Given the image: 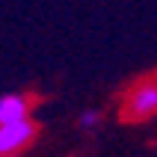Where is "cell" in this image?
Instances as JSON below:
<instances>
[{
  "instance_id": "6da1fadb",
  "label": "cell",
  "mask_w": 157,
  "mask_h": 157,
  "mask_svg": "<svg viewBox=\"0 0 157 157\" xmlns=\"http://www.w3.org/2000/svg\"><path fill=\"white\" fill-rule=\"evenodd\" d=\"M157 116V74L140 77L122 95V119L124 122H148Z\"/></svg>"
},
{
  "instance_id": "7a4b0ae2",
  "label": "cell",
  "mask_w": 157,
  "mask_h": 157,
  "mask_svg": "<svg viewBox=\"0 0 157 157\" xmlns=\"http://www.w3.org/2000/svg\"><path fill=\"white\" fill-rule=\"evenodd\" d=\"M33 140H36L33 119H24V122H15V124H0V154L3 157H18Z\"/></svg>"
},
{
  "instance_id": "3957f363",
  "label": "cell",
  "mask_w": 157,
  "mask_h": 157,
  "mask_svg": "<svg viewBox=\"0 0 157 157\" xmlns=\"http://www.w3.org/2000/svg\"><path fill=\"white\" fill-rule=\"evenodd\" d=\"M30 110H33V101L27 95H3L0 98V124H15L30 119Z\"/></svg>"
},
{
  "instance_id": "277c9868",
  "label": "cell",
  "mask_w": 157,
  "mask_h": 157,
  "mask_svg": "<svg viewBox=\"0 0 157 157\" xmlns=\"http://www.w3.org/2000/svg\"><path fill=\"white\" fill-rule=\"evenodd\" d=\"M98 124V113L95 110H86V113L80 116V128H95Z\"/></svg>"
}]
</instances>
